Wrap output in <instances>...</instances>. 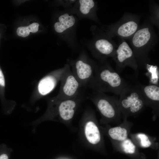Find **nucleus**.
<instances>
[{"label":"nucleus","instance_id":"f257e3e1","mask_svg":"<svg viewBox=\"0 0 159 159\" xmlns=\"http://www.w3.org/2000/svg\"><path fill=\"white\" fill-rule=\"evenodd\" d=\"M129 84L105 60L97 62L93 76L88 87L93 91L111 92L119 96Z\"/></svg>","mask_w":159,"mask_h":159},{"label":"nucleus","instance_id":"f03ea898","mask_svg":"<svg viewBox=\"0 0 159 159\" xmlns=\"http://www.w3.org/2000/svg\"><path fill=\"white\" fill-rule=\"evenodd\" d=\"M135 57L139 68H145L150 64L149 55L158 41V36L153 25L146 21L144 22L135 33L127 40Z\"/></svg>","mask_w":159,"mask_h":159},{"label":"nucleus","instance_id":"7ed1b4c3","mask_svg":"<svg viewBox=\"0 0 159 159\" xmlns=\"http://www.w3.org/2000/svg\"><path fill=\"white\" fill-rule=\"evenodd\" d=\"M140 19L138 15L125 12L118 21L110 25H103L102 29L112 38L117 37L128 40L139 28Z\"/></svg>","mask_w":159,"mask_h":159},{"label":"nucleus","instance_id":"20e7f679","mask_svg":"<svg viewBox=\"0 0 159 159\" xmlns=\"http://www.w3.org/2000/svg\"><path fill=\"white\" fill-rule=\"evenodd\" d=\"M91 29L93 37L89 42L88 47L92 56L99 61L112 58L117 45L102 29L94 25Z\"/></svg>","mask_w":159,"mask_h":159},{"label":"nucleus","instance_id":"39448f33","mask_svg":"<svg viewBox=\"0 0 159 159\" xmlns=\"http://www.w3.org/2000/svg\"><path fill=\"white\" fill-rule=\"evenodd\" d=\"M118 104L123 115H135L140 112L146 105L145 100L136 84H129L119 95Z\"/></svg>","mask_w":159,"mask_h":159},{"label":"nucleus","instance_id":"423d86ee","mask_svg":"<svg viewBox=\"0 0 159 159\" xmlns=\"http://www.w3.org/2000/svg\"><path fill=\"white\" fill-rule=\"evenodd\" d=\"M67 61L82 87H88L93 76L97 62L84 51L82 52L76 59H68Z\"/></svg>","mask_w":159,"mask_h":159},{"label":"nucleus","instance_id":"0eeeda50","mask_svg":"<svg viewBox=\"0 0 159 159\" xmlns=\"http://www.w3.org/2000/svg\"><path fill=\"white\" fill-rule=\"evenodd\" d=\"M87 98L92 101L101 115L108 119L120 117L121 112L118 104V99L105 93L92 90Z\"/></svg>","mask_w":159,"mask_h":159},{"label":"nucleus","instance_id":"6e6552de","mask_svg":"<svg viewBox=\"0 0 159 159\" xmlns=\"http://www.w3.org/2000/svg\"><path fill=\"white\" fill-rule=\"evenodd\" d=\"M115 63V70L118 73L122 72L126 67L132 69L138 75L139 66L134 52L126 40L120 39L112 58Z\"/></svg>","mask_w":159,"mask_h":159},{"label":"nucleus","instance_id":"1a4fd4ad","mask_svg":"<svg viewBox=\"0 0 159 159\" xmlns=\"http://www.w3.org/2000/svg\"><path fill=\"white\" fill-rule=\"evenodd\" d=\"M85 96L84 92L72 99L60 100L55 97L50 101V111L57 114L62 119L68 120L73 117L78 104Z\"/></svg>","mask_w":159,"mask_h":159},{"label":"nucleus","instance_id":"9d476101","mask_svg":"<svg viewBox=\"0 0 159 159\" xmlns=\"http://www.w3.org/2000/svg\"><path fill=\"white\" fill-rule=\"evenodd\" d=\"M60 82V89L55 97L57 99L66 100L72 99L83 92L81 90L82 88L72 72L69 65Z\"/></svg>","mask_w":159,"mask_h":159},{"label":"nucleus","instance_id":"9b49d317","mask_svg":"<svg viewBox=\"0 0 159 159\" xmlns=\"http://www.w3.org/2000/svg\"><path fill=\"white\" fill-rule=\"evenodd\" d=\"M69 66L67 63L63 67L52 72L40 80L38 85L37 90L40 96H45L53 90L60 81Z\"/></svg>","mask_w":159,"mask_h":159},{"label":"nucleus","instance_id":"f8f14e48","mask_svg":"<svg viewBox=\"0 0 159 159\" xmlns=\"http://www.w3.org/2000/svg\"><path fill=\"white\" fill-rule=\"evenodd\" d=\"M97 7V2L94 0H76L72 10L80 17L88 18L98 22Z\"/></svg>","mask_w":159,"mask_h":159},{"label":"nucleus","instance_id":"ddd939ff","mask_svg":"<svg viewBox=\"0 0 159 159\" xmlns=\"http://www.w3.org/2000/svg\"><path fill=\"white\" fill-rule=\"evenodd\" d=\"M135 82L141 93L146 105L150 106L154 111L157 112L159 102V85L151 84L145 85L136 80Z\"/></svg>","mask_w":159,"mask_h":159},{"label":"nucleus","instance_id":"4468645a","mask_svg":"<svg viewBox=\"0 0 159 159\" xmlns=\"http://www.w3.org/2000/svg\"><path fill=\"white\" fill-rule=\"evenodd\" d=\"M76 21V17L72 14L63 13L58 16L54 23V30L57 33L63 35L75 26Z\"/></svg>","mask_w":159,"mask_h":159},{"label":"nucleus","instance_id":"2eb2a0df","mask_svg":"<svg viewBox=\"0 0 159 159\" xmlns=\"http://www.w3.org/2000/svg\"><path fill=\"white\" fill-rule=\"evenodd\" d=\"M85 133L87 141L92 145L98 144L101 140V135L99 129L93 121L90 120L86 123Z\"/></svg>","mask_w":159,"mask_h":159},{"label":"nucleus","instance_id":"dca6fc26","mask_svg":"<svg viewBox=\"0 0 159 159\" xmlns=\"http://www.w3.org/2000/svg\"><path fill=\"white\" fill-rule=\"evenodd\" d=\"M108 133L112 139L122 142L127 138L128 132L125 128L117 126L110 128Z\"/></svg>","mask_w":159,"mask_h":159},{"label":"nucleus","instance_id":"f3484780","mask_svg":"<svg viewBox=\"0 0 159 159\" xmlns=\"http://www.w3.org/2000/svg\"><path fill=\"white\" fill-rule=\"evenodd\" d=\"M39 24L37 22H33L28 25L18 27L16 31L17 35L22 37L28 36L30 33H35L38 32Z\"/></svg>","mask_w":159,"mask_h":159},{"label":"nucleus","instance_id":"a211bd4d","mask_svg":"<svg viewBox=\"0 0 159 159\" xmlns=\"http://www.w3.org/2000/svg\"><path fill=\"white\" fill-rule=\"evenodd\" d=\"M145 69L147 70L150 84L158 85L159 79L158 68L155 65L148 64Z\"/></svg>","mask_w":159,"mask_h":159},{"label":"nucleus","instance_id":"6ab92c4d","mask_svg":"<svg viewBox=\"0 0 159 159\" xmlns=\"http://www.w3.org/2000/svg\"><path fill=\"white\" fill-rule=\"evenodd\" d=\"M149 9L150 15L149 22L153 25L159 27V6L155 3H151L149 4Z\"/></svg>","mask_w":159,"mask_h":159},{"label":"nucleus","instance_id":"aec40b11","mask_svg":"<svg viewBox=\"0 0 159 159\" xmlns=\"http://www.w3.org/2000/svg\"><path fill=\"white\" fill-rule=\"evenodd\" d=\"M121 146L123 150L126 153L133 154L135 152L136 146L129 139L127 138L121 142Z\"/></svg>","mask_w":159,"mask_h":159},{"label":"nucleus","instance_id":"412c9836","mask_svg":"<svg viewBox=\"0 0 159 159\" xmlns=\"http://www.w3.org/2000/svg\"><path fill=\"white\" fill-rule=\"evenodd\" d=\"M137 137L140 140V144L142 147L148 148L151 146L152 143L145 134L140 133L137 135Z\"/></svg>","mask_w":159,"mask_h":159},{"label":"nucleus","instance_id":"4be33fe9","mask_svg":"<svg viewBox=\"0 0 159 159\" xmlns=\"http://www.w3.org/2000/svg\"><path fill=\"white\" fill-rule=\"evenodd\" d=\"M8 149L5 144L0 145V159H9V155L6 152Z\"/></svg>","mask_w":159,"mask_h":159},{"label":"nucleus","instance_id":"5701e85b","mask_svg":"<svg viewBox=\"0 0 159 159\" xmlns=\"http://www.w3.org/2000/svg\"><path fill=\"white\" fill-rule=\"evenodd\" d=\"M6 86V82L4 74L0 67V90L3 92Z\"/></svg>","mask_w":159,"mask_h":159}]
</instances>
